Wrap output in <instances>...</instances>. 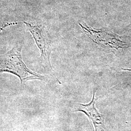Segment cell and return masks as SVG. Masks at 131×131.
Wrapping results in <instances>:
<instances>
[{
  "label": "cell",
  "mask_w": 131,
  "mask_h": 131,
  "mask_svg": "<svg viewBox=\"0 0 131 131\" xmlns=\"http://www.w3.org/2000/svg\"><path fill=\"white\" fill-rule=\"evenodd\" d=\"M17 23H6L4 24H0V34L2 33L5 28L11 26V25H14L15 24H17Z\"/></svg>",
  "instance_id": "obj_5"
},
{
  "label": "cell",
  "mask_w": 131,
  "mask_h": 131,
  "mask_svg": "<svg viewBox=\"0 0 131 131\" xmlns=\"http://www.w3.org/2000/svg\"><path fill=\"white\" fill-rule=\"evenodd\" d=\"M122 70H128V71H131V69H122Z\"/></svg>",
  "instance_id": "obj_6"
},
{
  "label": "cell",
  "mask_w": 131,
  "mask_h": 131,
  "mask_svg": "<svg viewBox=\"0 0 131 131\" xmlns=\"http://www.w3.org/2000/svg\"><path fill=\"white\" fill-rule=\"evenodd\" d=\"M21 46L14 47L0 56V73L6 72L17 75L20 79L21 86L29 80H42L44 76L30 70L24 64L21 56Z\"/></svg>",
  "instance_id": "obj_1"
},
{
  "label": "cell",
  "mask_w": 131,
  "mask_h": 131,
  "mask_svg": "<svg viewBox=\"0 0 131 131\" xmlns=\"http://www.w3.org/2000/svg\"><path fill=\"white\" fill-rule=\"evenodd\" d=\"M27 30L32 34L36 43L41 52V57L51 66L50 57L52 52L50 38L47 30L41 25L24 22Z\"/></svg>",
  "instance_id": "obj_2"
},
{
  "label": "cell",
  "mask_w": 131,
  "mask_h": 131,
  "mask_svg": "<svg viewBox=\"0 0 131 131\" xmlns=\"http://www.w3.org/2000/svg\"><path fill=\"white\" fill-rule=\"evenodd\" d=\"M80 25L84 29L89 38L104 49L117 50L118 48L130 47L128 44L122 41L120 38L115 34L102 31H96L88 27L86 25L84 26L80 24Z\"/></svg>",
  "instance_id": "obj_3"
},
{
  "label": "cell",
  "mask_w": 131,
  "mask_h": 131,
  "mask_svg": "<svg viewBox=\"0 0 131 131\" xmlns=\"http://www.w3.org/2000/svg\"><path fill=\"white\" fill-rule=\"evenodd\" d=\"M95 91H94L93 98L90 103L88 104L79 103L78 107L75 112H83L85 113L92 122L95 131H106L103 122V115L101 114L95 107Z\"/></svg>",
  "instance_id": "obj_4"
}]
</instances>
